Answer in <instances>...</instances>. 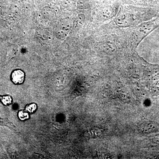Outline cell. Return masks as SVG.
Wrapping results in <instances>:
<instances>
[{"label":"cell","mask_w":159,"mask_h":159,"mask_svg":"<svg viewBox=\"0 0 159 159\" xmlns=\"http://www.w3.org/2000/svg\"><path fill=\"white\" fill-rule=\"evenodd\" d=\"M159 26V20H155L142 24L135 30V42L139 43L144 38Z\"/></svg>","instance_id":"1"},{"label":"cell","mask_w":159,"mask_h":159,"mask_svg":"<svg viewBox=\"0 0 159 159\" xmlns=\"http://www.w3.org/2000/svg\"><path fill=\"white\" fill-rule=\"evenodd\" d=\"M115 22L117 25L119 27H128L131 25L133 18L129 13H123L120 14L116 18Z\"/></svg>","instance_id":"2"},{"label":"cell","mask_w":159,"mask_h":159,"mask_svg":"<svg viewBox=\"0 0 159 159\" xmlns=\"http://www.w3.org/2000/svg\"><path fill=\"white\" fill-rule=\"evenodd\" d=\"M25 74L20 70L14 71L11 74L12 81L15 84H20L24 82Z\"/></svg>","instance_id":"3"},{"label":"cell","mask_w":159,"mask_h":159,"mask_svg":"<svg viewBox=\"0 0 159 159\" xmlns=\"http://www.w3.org/2000/svg\"><path fill=\"white\" fill-rule=\"evenodd\" d=\"M1 100L3 104L6 106L10 105L12 101V98L9 95H6L1 97Z\"/></svg>","instance_id":"4"},{"label":"cell","mask_w":159,"mask_h":159,"mask_svg":"<svg viewBox=\"0 0 159 159\" xmlns=\"http://www.w3.org/2000/svg\"><path fill=\"white\" fill-rule=\"evenodd\" d=\"M18 117L21 120H26L29 118V114L27 112V111H20L19 112Z\"/></svg>","instance_id":"5"},{"label":"cell","mask_w":159,"mask_h":159,"mask_svg":"<svg viewBox=\"0 0 159 159\" xmlns=\"http://www.w3.org/2000/svg\"><path fill=\"white\" fill-rule=\"evenodd\" d=\"M37 109V105L35 103H31L29 105H27L26 107V111L27 112L32 113L36 111Z\"/></svg>","instance_id":"6"},{"label":"cell","mask_w":159,"mask_h":159,"mask_svg":"<svg viewBox=\"0 0 159 159\" xmlns=\"http://www.w3.org/2000/svg\"><path fill=\"white\" fill-rule=\"evenodd\" d=\"M0 99H1V96H0Z\"/></svg>","instance_id":"7"}]
</instances>
